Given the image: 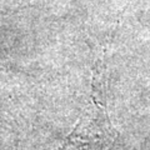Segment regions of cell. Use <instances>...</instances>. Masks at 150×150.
<instances>
[{
  "label": "cell",
  "mask_w": 150,
  "mask_h": 150,
  "mask_svg": "<svg viewBox=\"0 0 150 150\" xmlns=\"http://www.w3.org/2000/svg\"><path fill=\"white\" fill-rule=\"evenodd\" d=\"M109 143V123L103 109L95 106L80 119L65 140L62 150H105Z\"/></svg>",
  "instance_id": "obj_1"
}]
</instances>
